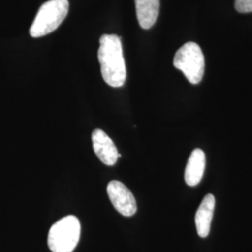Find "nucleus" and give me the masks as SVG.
<instances>
[{"mask_svg": "<svg viewBox=\"0 0 252 252\" xmlns=\"http://www.w3.org/2000/svg\"><path fill=\"white\" fill-rule=\"evenodd\" d=\"M68 9V0H49L42 4L29 29L30 36L40 37L55 31L66 17Z\"/></svg>", "mask_w": 252, "mask_h": 252, "instance_id": "f03ea898", "label": "nucleus"}, {"mask_svg": "<svg viewBox=\"0 0 252 252\" xmlns=\"http://www.w3.org/2000/svg\"><path fill=\"white\" fill-rule=\"evenodd\" d=\"M234 7L240 13L252 12V0H235Z\"/></svg>", "mask_w": 252, "mask_h": 252, "instance_id": "9d476101", "label": "nucleus"}, {"mask_svg": "<svg viewBox=\"0 0 252 252\" xmlns=\"http://www.w3.org/2000/svg\"><path fill=\"white\" fill-rule=\"evenodd\" d=\"M174 66L184 74L191 84H198L205 73V57L198 44L187 42L178 50Z\"/></svg>", "mask_w": 252, "mask_h": 252, "instance_id": "20e7f679", "label": "nucleus"}, {"mask_svg": "<svg viewBox=\"0 0 252 252\" xmlns=\"http://www.w3.org/2000/svg\"><path fill=\"white\" fill-rule=\"evenodd\" d=\"M81 222L77 217H63L51 227L48 246L52 252H73L80 241Z\"/></svg>", "mask_w": 252, "mask_h": 252, "instance_id": "7ed1b4c3", "label": "nucleus"}, {"mask_svg": "<svg viewBox=\"0 0 252 252\" xmlns=\"http://www.w3.org/2000/svg\"><path fill=\"white\" fill-rule=\"evenodd\" d=\"M92 142L94 153L101 162L106 165H113L117 162L121 154L112 139L103 130L95 129L93 132Z\"/></svg>", "mask_w": 252, "mask_h": 252, "instance_id": "423d86ee", "label": "nucleus"}, {"mask_svg": "<svg viewBox=\"0 0 252 252\" xmlns=\"http://www.w3.org/2000/svg\"><path fill=\"white\" fill-rule=\"evenodd\" d=\"M98 60L105 82L114 88L124 86L126 81V66L121 38L116 35L101 36Z\"/></svg>", "mask_w": 252, "mask_h": 252, "instance_id": "f257e3e1", "label": "nucleus"}, {"mask_svg": "<svg viewBox=\"0 0 252 252\" xmlns=\"http://www.w3.org/2000/svg\"><path fill=\"white\" fill-rule=\"evenodd\" d=\"M135 3L139 26L143 29H150L159 16L160 0H135Z\"/></svg>", "mask_w": 252, "mask_h": 252, "instance_id": "1a4fd4ad", "label": "nucleus"}, {"mask_svg": "<svg viewBox=\"0 0 252 252\" xmlns=\"http://www.w3.org/2000/svg\"><path fill=\"white\" fill-rule=\"evenodd\" d=\"M216 200L213 194L208 193L202 200L195 214V225L197 234L200 237L205 238L208 236L213 219Z\"/></svg>", "mask_w": 252, "mask_h": 252, "instance_id": "0eeeda50", "label": "nucleus"}, {"mask_svg": "<svg viewBox=\"0 0 252 252\" xmlns=\"http://www.w3.org/2000/svg\"><path fill=\"white\" fill-rule=\"evenodd\" d=\"M206 168V155L201 149H195L189 155L184 179L187 185L194 187L201 182Z\"/></svg>", "mask_w": 252, "mask_h": 252, "instance_id": "6e6552de", "label": "nucleus"}, {"mask_svg": "<svg viewBox=\"0 0 252 252\" xmlns=\"http://www.w3.org/2000/svg\"><path fill=\"white\" fill-rule=\"evenodd\" d=\"M107 191L111 204L120 214L125 217L135 215L137 209L135 197L124 183L112 180L108 183Z\"/></svg>", "mask_w": 252, "mask_h": 252, "instance_id": "39448f33", "label": "nucleus"}]
</instances>
